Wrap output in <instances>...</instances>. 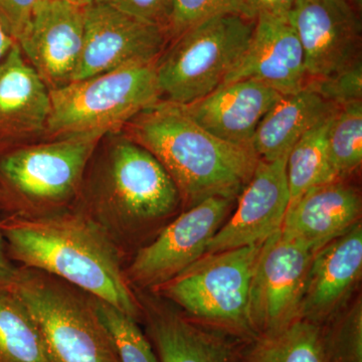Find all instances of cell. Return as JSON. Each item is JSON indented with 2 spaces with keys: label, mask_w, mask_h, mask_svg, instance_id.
Returning <instances> with one entry per match:
<instances>
[{
  "label": "cell",
  "mask_w": 362,
  "mask_h": 362,
  "mask_svg": "<svg viewBox=\"0 0 362 362\" xmlns=\"http://www.w3.org/2000/svg\"><path fill=\"white\" fill-rule=\"evenodd\" d=\"M16 40L9 37L4 28L0 26V61L6 57L7 52L11 51L13 45L16 44Z\"/></svg>",
  "instance_id": "836d02e7"
},
{
  "label": "cell",
  "mask_w": 362,
  "mask_h": 362,
  "mask_svg": "<svg viewBox=\"0 0 362 362\" xmlns=\"http://www.w3.org/2000/svg\"><path fill=\"white\" fill-rule=\"evenodd\" d=\"M0 232L18 267L56 276L141 324V304L126 279L125 259L75 207L40 218H1Z\"/></svg>",
  "instance_id": "7a4b0ae2"
},
{
  "label": "cell",
  "mask_w": 362,
  "mask_h": 362,
  "mask_svg": "<svg viewBox=\"0 0 362 362\" xmlns=\"http://www.w3.org/2000/svg\"><path fill=\"white\" fill-rule=\"evenodd\" d=\"M142 322L160 362H235L243 340L197 322L156 293L137 291Z\"/></svg>",
  "instance_id": "9a60e30c"
},
{
  "label": "cell",
  "mask_w": 362,
  "mask_h": 362,
  "mask_svg": "<svg viewBox=\"0 0 362 362\" xmlns=\"http://www.w3.org/2000/svg\"><path fill=\"white\" fill-rule=\"evenodd\" d=\"M49 113V88L16 42L0 61V152L44 141Z\"/></svg>",
  "instance_id": "2e32d148"
},
{
  "label": "cell",
  "mask_w": 362,
  "mask_h": 362,
  "mask_svg": "<svg viewBox=\"0 0 362 362\" xmlns=\"http://www.w3.org/2000/svg\"><path fill=\"white\" fill-rule=\"evenodd\" d=\"M73 207L107 235L127 264L180 214L182 202L160 162L117 131L98 142Z\"/></svg>",
  "instance_id": "6da1fadb"
},
{
  "label": "cell",
  "mask_w": 362,
  "mask_h": 362,
  "mask_svg": "<svg viewBox=\"0 0 362 362\" xmlns=\"http://www.w3.org/2000/svg\"><path fill=\"white\" fill-rule=\"evenodd\" d=\"M84 47L75 80L135 65L154 63L169 39L160 26L102 1L84 6Z\"/></svg>",
  "instance_id": "8fae6325"
},
{
  "label": "cell",
  "mask_w": 362,
  "mask_h": 362,
  "mask_svg": "<svg viewBox=\"0 0 362 362\" xmlns=\"http://www.w3.org/2000/svg\"><path fill=\"white\" fill-rule=\"evenodd\" d=\"M259 81L283 96L294 94L308 83L304 52L289 20L259 16L246 52L226 78Z\"/></svg>",
  "instance_id": "ac0fdd59"
},
{
  "label": "cell",
  "mask_w": 362,
  "mask_h": 362,
  "mask_svg": "<svg viewBox=\"0 0 362 362\" xmlns=\"http://www.w3.org/2000/svg\"><path fill=\"white\" fill-rule=\"evenodd\" d=\"M235 201L209 197L176 216L126 264L125 276L132 289L154 291L204 257Z\"/></svg>",
  "instance_id": "9c48e42d"
},
{
  "label": "cell",
  "mask_w": 362,
  "mask_h": 362,
  "mask_svg": "<svg viewBox=\"0 0 362 362\" xmlns=\"http://www.w3.org/2000/svg\"><path fill=\"white\" fill-rule=\"evenodd\" d=\"M361 209L358 189L339 178L290 202L280 230L315 254L361 223Z\"/></svg>",
  "instance_id": "d6986e66"
},
{
  "label": "cell",
  "mask_w": 362,
  "mask_h": 362,
  "mask_svg": "<svg viewBox=\"0 0 362 362\" xmlns=\"http://www.w3.org/2000/svg\"><path fill=\"white\" fill-rule=\"evenodd\" d=\"M20 267L9 258L6 242L0 232V293H13L18 281Z\"/></svg>",
  "instance_id": "d6a6232c"
},
{
  "label": "cell",
  "mask_w": 362,
  "mask_h": 362,
  "mask_svg": "<svg viewBox=\"0 0 362 362\" xmlns=\"http://www.w3.org/2000/svg\"><path fill=\"white\" fill-rule=\"evenodd\" d=\"M287 158L259 159L237 209L209 240L206 255L263 244L280 230L290 202Z\"/></svg>",
  "instance_id": "5bb4252c"
},
{
  "label": "cell",
  "mask_w": 362,
  "mask_h": 362,
  "mask_svg": "<svg viewBox=\"0 0 362 362\" xmlns=\"http://www.w3.org/2000/svg\"><path fill=\"white\" fill-rule=\"evenodd\" d=\"M156 64L123 66L49 90L51 113L44 140L121 131L161 100Z\"/></svg>",
  "instance_id": "8992f818"
},
{
  "label": "cell",
  "mask_w": 362,
  "mask_h": 362,
  "mask_svg": "<svg viewBox=\"0 0 362 362\" xmlns=\"http://www.w3.org/2000/svg\"><path fill=\"white\" fill-rule=\"evenodd\" d=\"M37 0H0V26L16 42L30 25Z\"/></svg>",
  "instance_id": "4dcf8cb0"
},
{
  "label": "cell",
  "mask_w": 362,
  "mask_h": 362,
  "mask_svg": "<svg viewBox=\"0 0 362 362\" xmlns=\"http://www.w3.org/2000/svg\"><path fill=\"white\" fill-rule=\"evenodd\" d=\"M282 97L264 83L247 78L223 84L206 97L181 106L211 134L251 146L262 119Z\"/></svg>",
  "instance_id": "ffe728a7"
},
{
  "label": "cell",
  "mask_w": 362,
  "mask_h": 362,
  "mask_svg": "<svg viewBox=\"0 0 362 362\" xmlns=\"http://www.w3.org/2000/svg\"><path fill=\"white\" fill-rule=\"evenodd\" d=\"M0 362H47L39 326L13 293H0Z\"/></svg>",
  "instance_id": "cb8c5ba5"
},
{
  "label": "cell",
  "mask_w": 362,
  "mask_h": 362,
  "mask_svg": "<svg viewBox=\"0 0 362 362\" xmlns=\"http://www.w3.org/2000/svg\"><path fill=\"white\" fill-rule=\"evenodd\" d=\"M335 112L307 131L288 154L290 202L311 188L339 180L331 160L328 139Z\"/></svg>",
  "instance_id": "603a6c76"
},
{
  "label": "cell",
  "mask_w": 362,
  "mask_h": 362,
  "mask_svg": "<svg viewBox=\"0 0 362 362\" xmlns=\"http://www.w3.org/2000/svg\"><path fill=\"white\" fill-rule=\"evenodd\" d=\"M102 136H68L0 152V218H40L73 207Z\"/></svg>",
  "instance_id": "277c9868"
},
{
  "label": "cell",
  "mask_w": 362,
  "mask_h": 362,
  "mask_svg": "<svg viewBox=\"0 0 362 362\" xmlns=\"http://www.w3.org/2000/svg\"><path fill=\"white\" fill-rule=\"evenodd\" d=\"M93 1H96V0H89V4H90V2H93Z\"/></svg>",
  "instance_id": "8d00e7d4"
},
{
  "label": "cell",
  "mask_w": 362,
  "mask_h": 362,
  "mask_svg": "<svg viewBox=\"0 0 362 362\" xmlns=\"http://www.w3.org/2000/svg\"><path fill=\"white\" fill-rule=\"evenodd\" d=\"M121 131L160 162L185 209L209 197L238 199L259 160L252 146L216 137L181 105L166 100L140 112Z\"/></svg>",
  "instance_id": "3957f363"
},
{
  "label": "cell",
  "mask_w": 362,
  "mask_h": 362,
  "mask_svg": "<svg viewBox=\"0 0 362 362\" xmlns=\"http://www.w3.org/2000/svg\"><path fill=\"white\" fill-rule=\"evenodd\" d=\"M96 1L105 2L139 20L160 26L166 32L169 16H170L171 0H96Z\"/></svg>",
  "instance_id": "f546056e"
},
{
  "label": "cell",
  "mask_w": 362,
  "mask_h": 362,
  "mask_svg": "<svg viewBox=\"0 0 362 362\" xmlns=\"http://www.w3.org/2000/svg\"><path fill=\"white\" fill-rule=\"evenodd\" d=\"M13 293L39 326L47 362H121L89 293L25 267Z\"/></svg>",
  "instance_id": "5b68a950"
},
{
  "label": "cell",
  "mask_w": 362,
  "mask_h": 362,
  "mask_svg": "<svg viewBox=\"0 0 362 362\" xmlns=\"http://www.w3.org/2000/svg\"><path fill=\"white\" fill-rule=\"evenodd\" d=\"M337 109L307 83L303 89L283 96L272 107L257 127L251 146L262 160L288 156L307 131Z\"/></svg>",
  "instance_id": "44dd1931"
},
{
  "label": "cell",
  "mask_w": 362,
  "mask_h": 362,
  "mask_svg": "<svg viewBox=\"0 0 362 362\" xmlns=\"http://www.w3.org/2000/svg\"><path fill=\"white\" fill-rule=\"evenodd\" d=\"M308 84L337 108L362 102L361 58L327 77L308 81Z\"/></svg>",
  "instance_id": "f1b7e54d"
},
{
  "label": "cell",
  "mask_w": 362,
  "mask_h": 362,
  "mask_svg": "<svg viewBox=\"0 0 362 362\" xmlns=\"http://www.w3.org/2000/svg\"><path fill=\"white\" fill-rule=\"evenodd\" d=\"M358 11L349 0H299L288 20L303 47L308 81L327 77L361 58Z\"/></svg>",
  "instance_id": "7c38bea8"
},
{
  "label": "cell",
  "mask_w": 362,
  "mask_h": 362,
  "mask_svg": "<svg viewBox=\"0 0 362 362\" xmlns=\"http://www.w3.org/2000/svg\"><path fill=\"white\" fill-rule=\"evenodd\" d=\"M262 245L204 255L152 291L197 322L247 341V299Z\"/></svg>",
  "instance_id": "ba28073f"
},
{
  "label": "cell",
  "mask_w": 362,
  "mask_h": 362,
  "mask_svg": "<svg viewBox=\"0 0 362 362\" xmlns=\"http://www.w3.org/2000/svg\"><path fill=\"white\" fill-rule=\"evenodd\" d=\"M331 160L338 177L351 175L362 162V102L340 107L329 129Z\"/></svg>",
  "instance_id": "d4e9b609"
},
{
  "label": "cell",
  "mask_w": 362,
  "mask_h": 362,
  "mask_svg": "<svg viewBox=\"0 0 362 362\" xmlns=\"http://www.w3.org/2000/svg\"><path fill=\"white\" fill-rule=\"evenodd\" d=\"M223 13L244 16L242 0H171L166 28L169 42L201 21Z\"/></svg>",
  "instance_id": "83f0119b"
},
{
  "label": "cell",
  "mask_w": 362,
  "mask_h": 362,
  "mask_svg": "<svg viewBox=\"0 0 362 362\" xmlns=\"http://www.w3.org/2000/svg\"><path fill=\"white\" fill-rule=\"evenodd\" d=\"M349 2H351L354 6L356 7L357 9L361 11L362 6V0H349Z\"/></svg>",
  "instance_id": "d590c367"
},
{
  "label": "cell",
  "mask_w": 362,
  "mask_h": 362,
  "mask_svg": "<svg viewBox=\"0 0 362 362\" xmlns=\"http://www.w3.org/2000/svg\"><path fill=\"white\" fill-rule=\"evenodd\" d=\"M314 252L281 230L263 243L250 285L247 319L254 337L300 319L305 283Z\"/></svg>",
  "instance_id": "30bf717a"
},
{
  "label": "cell",
  "mask_w": 362,
  "mask_h": 362,
  "mask_svg": "<svg viewBox=\"0 0 362 362\" xmlns=\"http://www.w3.org/2000/svg\"><path fill=\"white\" fill-rule=\"evenodd\" d=\"M84 33V6L66 0H37L30 25L16 42L49 90H57L75 80Z\"/></svg>",
  "instance_id": "4fadbf2b"
},
{
  "label": "cell",
  "mask_w": 362,
  "mask_h": 362,
  "mask_svg": "<svg viewBox=\"0 0 362 362\" xmlns=\"http://www.w3.org/2000/svg\"><path fill=\"white\" fill-rule=\"evenodd\" d=\"M96 308L110 333L121 362H160L137 321L98 298Z\"/></svg>",
  "instance_id": "484cf974"
},
{
  "label": "cell",
  "mask_w": 362,
  "mask_h": 362,
  "mask_svg": "<svg viewBox=\"0 0 362 362\" xmlns=\"http://www.w3.org/2000/svg\"><path fill=\"white\" fill-rule=\"evenodd\" d=\"M255 23L218 14L170 40L156 64L161 99L187 105L218 89L246 52Z\"/></svg>",
  "instance_id": "52a82bcc"
},
{
  "label": "cell",
  "mask_w": 362,
  "mask_h": 362,
  "mask_svg": "<svg viewBox=\"0 0 362 362\" xmlns=\"http://www.w3.org/2000/svg\"><path fill=\"white\" fill-rule=\"evenodd\" d=\"M330 362H362V302L359 296L324 325Z\"/></svg>",
  "instance_id": "4316f807"
},
{
  "label": "cell",
  "mask_w": 362,
  "mask_h": 362,
  "mask_svg": "<svg viewBox=\"0 0 362 362\" xmlns=\"http://www.w3.org/2000/svg\"><path fill=\"white\" fill-rule=\"evenodd\" d=\"M235 362H330L324 325L297 319L282 329L243 341Z\"/></svg>",
  "instance_id": "7402d4cb"
},
{
  "label": "cell",
  "mask_w": 362,
  "mask_h": 362,
  "mask_svg": "<svg viewBox=\"0 0 362 362\" xmlns=\"http://www.w3.org/2000/svg\"><path fill=\"white\" fill-rule=\"evenodd\" d=\"M244 16L256 21L259 16L289 18L299 0H242Z\"/></svg>",
  "instance_id": "1f68e13d"
},
{
  "label": "cell",
  "mask_w": 362,
  "mask_h": 362,
  "mask_svg": "<svg viewBox=\"0 0 362 362\" xmlns=\"http://www.w3.org/2000/svg\"><path fill=\"white\" fill-rule=\"evenodd\" d=\"M66 1H70L71 4H78V6H85L89 4V0H66Z\"/></svg>",
  "instance_id": "e575fe53"
},
{
  "label": "cell",
  "mask_w": 362,
  "mask_h": 362,
  "mask_svg": "<svg viewBox=\"0 0 362 362\" xmlns=\"http://www.w3.org/2000/svg\"><path fill=\"white\" fill-rule=\"evenodd\" d=\"M362 226L321 247L312 259L300 319L325 325L346 306L361 280Z\"/></svg>",
  "instance_id": "e0dca14e"
}]
</instances>
